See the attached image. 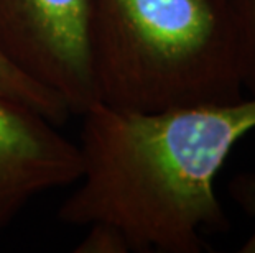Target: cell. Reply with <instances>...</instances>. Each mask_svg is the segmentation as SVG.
<instances>
[{"label":"cell","instance_id":"obj_1","mask_svg":"<svg viewBox=\"0 0 255 253\" xmlns=\"http://www.w3.org/2000/svg\"><path fill=\"white\" fill-rule=\"evenodd\" d=\"M79 117L83 168L58 211L63 224H109L138 253H201L203 230H229L214 184L255 130V95L156 112L96 102Z\"/></svg>","mask_w":255,"mask_h":253},{"label":"cell","instance_id":"obj_2","mask_svg":"<svg viewBox=\"0 0 255 253\" xmlns=\"http://www.w3.org/2000/svg\"><path fill=\"white\" fill-rule=\"evenodd\" d=\"M97 100L156 112L244 97L227 0H91Z\"/></svg>","mask_w":255,"mask_h":253},{"label":"cell","instance_id":"obj_3","mask_svg":"<svg viewBox=\"0 0 255 253\" xmlns=\"http://www.w3.org/2000/svg\"><path fill=\"white\" fill-rule=\"evenodd\" d=\"M91 0H0V53L81 115L97 100Z\"/></svg>","mask_w":255,"mask_h":253},{"label":"cell","instance_id":"obj_4","mask_svg":"<svg viewBox=\"0 0 255 253\" xmlns=\"http://www.w3.org/2000/svg\"><path fill=\"white\" fill-rule=\"evenodd\" d=\"M81 168L78 143L35 109L0 92V232L36 197L74 184Z\"/></svg>","mask_w":255,"mask_h":253},{"label":"cell","instance_id":"obj_5","mask_svg":"<svg viewBox=\"0 0 255 253\" xmlns=\"http://www.w3.org/2000/svg\"><path fill=\"white\" fill-rule=\"evenodd\" d=\"M0 92L35 109L38 114L46 117L58 127H61L71 115L66 104L56 94L25 76L2 53H0Z\"/></svg>","mask_w":255,"mask_h":253},{"label":"cell","instance_id":"obj_6","mask_svg":"<svg viewBox=\"0 0 255 253\" xmlns=\"http://www.w3.org/2000/svg\"><path fill=\"white\" fill-rule=\"evenodd\" d=\"M234 28L239 76L255 95V0H227Z\"/></svg>","mask_w":255,"mask_h":253},{"label":"cell","instance_id":"obj_7","mask_svg":"<svg viewBox=\"0 0 255 253\" xmlns=\"http://www.w3.org/2000/svg\"><path fill=\"white\" fill-rule=\"evenodd\" d=\"M89 232L76 245V253H128L130 247L126 237L109 224H89Z\"/></svg>","mask_w":255,"mask_h":253},{"label":"cell","instance_id":"obj_8","mask_svg":"<svg viewBox=\"0 0 255 253\" xmlns=\"http://www.w3.org/2000/svg\"><path fill=\"white\" fill-rule=\"evenodd\" d=\"M229 196L244 212L255 217V173H239L231 179L229 186ZM241 253H255V229L251 237L244 242L239 249Z\"/></svg>","mask_w":255,"mask_h":253}]
</instances>
